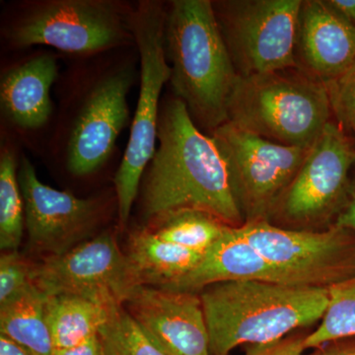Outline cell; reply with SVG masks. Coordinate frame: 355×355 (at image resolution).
I'll return each instance as SVG.
<instances>
[{
	"label": "cell",
	"instance_id": "cell-1",
	"mask_svg": "<svg viewBox=\"0 0 355 355\" xmlns=\"http://www.w3.org/2000/svg\"><path fill=\"white\" fill-rule=\"evenodd\" d=\"M141 182L147 222L175 210L193 209L209 212L230 227L244 224L214 139L198 128L184 103L173 94L162 100L157 148Z\"/></svg>",
	"mask_w": 355,
	"mask_h": 355
},
{
	"label": "cell",
	"instance_id": "cell-2",
	"mask_svg": "<svg viewBox=\"0 0 355 355\" xmlns=\"http://www.w3.org/2000/svg\"><path fill=\"white\" fill-rule=\"evenodd\" d=\"M164 46L172 94L184 103L198 128L211 135L227 123L229 103L239 79L212 0L168 1Z\"/></svg>",
	"mask_w": 355,
	"mask_h": 355
},
{
	"label": "cell",
	"instance_id": "cell-3",
	"mask_svg": "<svg viewBox=\"0 0 355 355\" xmlns=\"http://www.w3.org/2000/svg\"><path fill=\"white\" fill-rule=\"evenodd\" d=\"M210 355L265 347L321 321L329 291L260 280L218 282L200 292Z\"/></svg>",
	"mask_w": 355,
	"mask_h": 355
},
{
	"label": "cell",
	"instance_id": "cell-4",
	"mask_svg": "<svg viewBox=\"0 0 355 355\" xmlns=\"http://www.w3.org/2000/svg\"><path fill=\"white\" fill-rule=\"evenodd\" d=\"M135 60L132 55L92 67L64 98L53 155H60L71 176H91L113 155L130 121L128 96L137 81Z\"/></svg>",
	"mask_w": 355,
	"mask_h": 355
},
{
	"label": "cell",
	"instance_id": "cell-5",
	"mask_svg": "<svg viewBox=\"0 0 355 355\" xmlns=\"http://www.w3.org/2000/svg\"><path fill=\"white\" fill-rule=\"evenodd\" d=\"M135 8L120 0H26L6 11L1 39L12 50L49 46L92 57L135 46Z\"/></svg>",
	"mask_w": 355,
	"mask_h": 355
},
{
	"label": "cell",
	"instance_id": "cell-6",
	"mask_svg": "<svg viewBox=\"0 0 355 355\" xmlns=\"http://www.w3.org/2000/svg\"><path fill=\"white\" fill-rule=\"evenodd\" d=\"M334 121L324 83L297 67L240 77L228 121L282 146L309 148Z\"/></svg>",
	"mask_w": 355,
	"mask_h": 355
},
{
	"label": "cell",
	"instance_id": "cell-7",
	"mask_svg": "<svg viewBox=\"0 0 355 355\" xmlns=\"http://www.w3.org/2000/svg\"><path fill=\"white\" fill-rule=\"evenodd\" d=\"M166 12L167 2L139 0L133 13V35L139 62V95L127 148L114 178L121 229L127 226L142 176L157 148L161 95L171 76L164 46Z\"/></svg>",
	"mask_w": 355,
	"mask_h": 355
},
{
	"label": "cell",
	"instance_id": "cell-8",
	"mask_svg": "<svg viewBox=\"0 0 355 355\" xmlns=\"http://www.w3.org/2000/svg\"><path fill=\"white\" fill-rule=\"evenodd\" d=\"M354 166V142L331 121L266 221L300 231H323L335 225L347 205Z\"/></svg>",
	"mask_w": 355,
	"mask_h": 355
},
{
	"label": "cell",
	"instance_id": "cell-9",
	"mask_svg": "<svg viewBox=\"0 0 355 355\" xmlns=\"http://www.w3.org/2000/svg\"><path fill=\"white\" fill-rule=\"evenodd\" d=\"M236 229L289 286L329 289L355 275V233L342 226L300 231L261 220Z\"/></svg>",
	"mask_w": 355,
	"mask_h": 355
},
{
	"label": "cell",
	"instance_id": "cell-10",
	"mask_svg": "<svg viewBox=\"0 0 355 355\" xmlns=\"http://www.w3.org/2000/svg\"><path fill=\"white\" fill-rule=\"evenodd\" d=\"M302 0H212L236 72L258 76L296 67V27Z\"/></svg>",
	"mask_w": 355,
	"mask_h": 355
},
{
	"label": "cell",
	"instance_id": "cell-11",
	"mask_svg": "<svg viewBox=\"0 0 355 355\" xmlns=\"http://www.w3.org/2000/svg\"><path fill=\"white\" fill-rule=\"evenodd\" d=\"M220 153L244 223L268 220L310 148L282 146L227 123L209 135Z\"/></svg>",
	"mask_w": 355,
	"mask_h": 355
},
{
	"label": "cell",
	"instance_id": "cell-12",
	"mask_svg": "<svg viewBox=\"0 0 355 355\" xmlns=\"http://www.w3.org/2000/svg\"><path fill=\"white\" fill-rule=\"evenodd\" d=\"M31 277L46 296H78L108 308L125 305L140 286L127 254L110 232L33 263Z\"/></svg>",
	"mask_w": 355,
	"mask_h": 355
},
{
	"label": "cell",
	"instance_id": "cell-13",
	"mask_svg": "<svg viewBox=\"0 0 355 355\" xmlns=\"http://www.w3.org/2000/svg\"><path fill=\"white\" fill-rule=\"evenodd\" d=\"M18 182L25 205L30 246L46 257L60 256L93 232L103 214L102 202L58 191L40 181L31 161L23 156Z\"/></svg>",
	"mask_w": 355,
	"mask_h": 355
},
{
	"label": "cell",
	"instance_id": "cell-14",
	"mask_svg": "<svg viewBox=\"0 0 355 355\" xmlns=\"http://www.w3.org/2000/svg\"><path fill=\"white\" fill-rule=\"evenodd\" d=\"M123 307L164 354L210 355L200 294L140 286Z\"/></svg>",
	"mask_w": 355,
	"mask_h": 355
},
{
	"label": "cell",
	"instance_id": "cell-15",
	"mask_svg": "<svg viewBox=\"0 0 355 355\" xmlns=\"http://www.w3.org/2000/svg\"><path fill=\"white\" fill-rule=\"evenodd\" d=\"M294 58L297 69L327 84L355 60V26L328 0H302L296 27Z\"/></svg>",
	"mask_w": 355,
	"mask_h": 355
},
{
	"label": "cell",
	"instance_id": "cell-16",
	"mask_svg": "<svg viewBox=\"0 0 355 355\" xmlns=\"http://www.w3.org/2000/svg\"><path fill=\"white\" fill-rule=\"evenodd\" d=\"M58 55L34 53L2 69L0 109L2 118L18 132H36L51 121V88L58 76Z\"/></svg>",
	"mask_w": 355,
	"mask_h": 355
},
{
	"label": "cell",
	"instance_id": "cell-17",
	"mask_svg": "<svg viewBox=\"0 0 355 355\" xmlns=\"http://www.w3.org/2000/svg\"><path fill=\"white\" fill-rule=\"evenodd\" d=\"M235 280H260L289 286L284 275L249 244L237 229L229 227L203 254L200 263L190 273L163 289L200 293L211 284Z\"/></svg>",
	"mask_w": 355,
	"mask_h": 355
},
{
	"label": "cell",
	"instance_id": "cell-18",
	"mask_svg": "<svg viewBox=\"0 0 355 355\" xmlns=\"http://www.w3.org/2000/svg\"><path fill=\"white\" fill-rule=\"evenodd\" d=\"M127 254L140 286L165 288L190 273L203 254L158 237L148 227L130 236Z\"/></svg>",
	"mask_w": 355,
	"mask_h": 355
},
{
	"label": "cell",
	"instance_id": "cell-19",
	"mask_svg": "<svg viewBox=\"0 0 355 355\" xmlns=\"http://www.w3.org/2000/svg\"><path fill=\"white\" fill-rule=\"evenodd\" d=\"M111 309L78 296H46V320L55 349L76 347L99 335Z\"/></svg>",
	"mask_w": 355,
	"mask_h": 355
},
{
	"label": "cell",
	"instance_id": "cell-20",
	"mask_svg": "<svg viewBox=\"0 0 355 355\" xmlns=\"http://www.w3.org/2000/svg\"><path fill=\"white\" fill-rule=\"evenodd\" d=\"M46 296L36 286L12 302L0 306V335L33 355H53V336L46 320Z\"/></svg>",
	"mask_w": 355,
	"mask_h": 355
},
{
	"label": "cell",
	"instance_id": "cell-21",
	"mask_svg": "<svg viewBox=\"0 0 355 355\" xmlns=\"http://www.w3.org/2000/svg\"><path fill=\"white\" fill-rule=\"evenodd\" d=\"M161 239L205 254L230 226L202 210L184 209L168 212L147 222Z\"/></svg>",
	"mask_w": 355,
	"mask_h": 355
},
{
	"label": "cell",
	"instance_id": "cell-22",
	"mask_svg": "<svg viewBox=\"0 0 355 355\" xmlns=\"http://www.w3.org/2000/svg\"><path fill=\"white\" fill-rule=\"evenodd\" d=\"M17 153L7 137L0 150V248L18 251L25 225V205L18 182Z\"/></svg>",
	"mask_w": 355,
	"mask_h": 355
},
{
	"label": "cell",
	"instance_id": "cell-23",
	"mask_svg": "<svg viewBox=\"0 0 355 355\" xmlns=\"http://www.w3.org/2000/svg\"><path fill=\"white\" fill-rule=\"evenodd\" d=\"M328 291V305L319 326L306 336V350L355 338V275Z\"/></svg>",
	"mask_w": 355,
	"mask_h": 355
},
{
	"label": "cell",
	"instance_id": "cell-24",
	"mask_svg": "<svg viewBox=\"0 0 355 355\" xmlns=\"http://www.w3.org/2000/svg\"><path fill=\"white\" fill-rule=\"evenodd\" d=\"M98 336L103 355H167L147 338L123 306L112 308Z\"/></svg>",
	"mask_w": 355,
	"mask_h": 355
},
{
	"label": "cell",
	"instance_id": "cell-25",
	"mask_svg": "<svg viewBox=\"0 0 355 355\" xmlns=\"http://www.w3.org/2000/svg\"><path fill=\"white\" fill-rule=\"evenodd\" d=\"M324 85L334 121L355 144V60L345 73Z\"/></svg>",
	"mask_w": 355,
	"mask_h": 355
},
{
	"label": "cell",
	"instance_id": "cell-26",
	"mask_svg": "<svg viewBox=\"0 0 355 355\" xmlns=\"http://www.w3.org/2000/svg\"><path fill=\"white\" fill-rule=\"evenodd\" d=\"M33 263L18 251H7L0 258V306L12 302L34 287Z\"/></svg>",
	"mask_w": 355,
	"mask_h": 355
},
{
	"label": "cell",
	"instance_id": "cell-27",
	"mask_svg": "<svg viewBox=\"0 0 355 355\" xmlns=\"http://www.w3.org/2000/svg\"><path fill=\"white\" fill-rule=\"evenodd\" d=\"M306 336L307 334H294L272 345L251 347L247 355H306Z\"/></svg>",
	"mask_w": 355,
	"mask_h": 355
},
{
	"label": "cell",
	"instance_id": "cell-28",
	"mask_svg": "<svg viewBox=\"0 0 355 355\" xmlns=\"http://www.w3.org/2000/svg\"><path fill=\"white\" fill-rule=\"evenodd\" d=\"M336 225L349 229L355 233V166L352 175V182L347 205L336 222Z\"/></svg>",
	"mask_w": 355,
	"mask_h": 355
},
{
	"label": "cell",
	"instance_id": "cell-29",
	"mask_svg": "<svg viewBox=\"0 0 355 355\" xmlns=\"http://www.w3.org/2000/svg\"><path fill=\"white\" fill-rule=\"evenodd\" d=\"M53 355H103L101 342L96 336L76 347L55 349Z\"/></svg>",
	"mask_w": 355,
	"mask_h": 355
},
{
	"label": "cell",
	"instance_id": "cell-30",
	"mask_svg": "<svg viewBox=\"0 0 355 355\" xmlns=\"http://www.w3.org/2000/svg\"><path fill=\"white\" fill-rule=\"evenodd\" d=\"M312 355H355V343H345L343 340L327 343Z\"/></svg>",
	"mask_w": 355,
	"mask_h": 355
},
{
	"label": "cell",
	"instance_id": "cell-31",
	"mask_svg": "<svg viewBox=\"0 0 355 355\" xmlns=\"http://www.w3.org/2000/svg\"><path fill=\"white\" fill-rule=\"evenodd\" d=\"M334 8L355 26V0H328Z\"/></svg>",
	"mask_w": 355,
	"mask_h": 355
},
{
	"label": "cell",
	"instance_id": "cell-32",
	"mask_svg": "<svg viewBox=\"0 0 355 355\" xmlns=\"http://www.w3.org/2000/svg\"><path fill=\"white\" fill-rule=\"evenodd\" d=\"M0 355H33L19 343L11 338L0 335Z\"/></svg>",
	"mask_w": 355,
	"mask_h": 355
}]
</instances>
